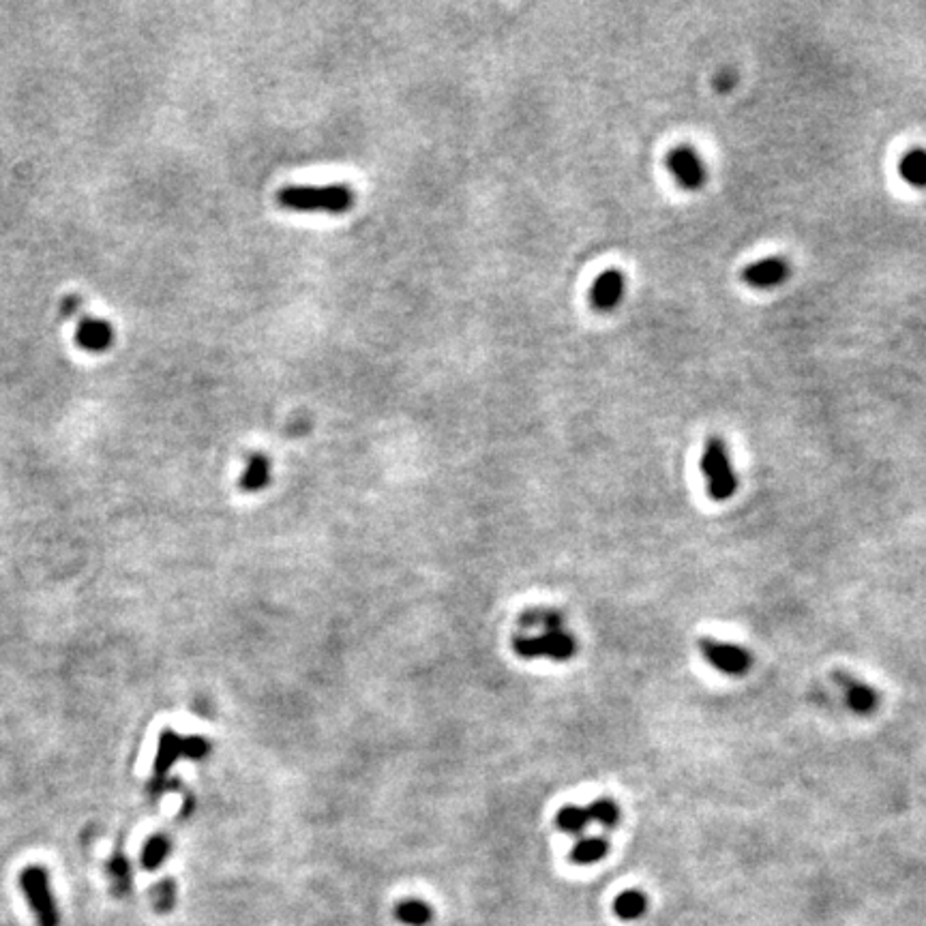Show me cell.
Masks as SVG:
<instances>
[{
    "mask_svg": "<svg viewBox=\"0 0 926 926\" xmlns=\"http://www.w3.org/2000/svg\"><path fill=\"white\" fill-rule=\"evenodd\" d=\"M279 204L301 213L341 215L354 204V191L350 185H288L277 194Z\"/></svg>",
    "mask_w": 926,
    "mask_h": 926,
    "instance_id": "obj_1",
    "label": "cell"
},
{
    "mask_svg": "<svg viewBox=\"0 0 926 926\" xmlns=\"http://www.w3.org/2000/svg\"><path fill=\"white\" fill-rule=\"evenodd\" d=\"M701 474L708 480V494L712 500L725 502L736 494L738 476L732 468L727 447L721 438H710L701 453Z\"/></svg>",
    "mask_w": 926,
    "mask_h": 926,
    "instance_id": "obj_2",
    "label": "cell"
},
{
    "mask_svg": "<svg viewBox=\"0 0 926 926\" xmlns=\"http://www.w3.org/2000/svg\"><path fill=\"white\" fill-rule=\"evenodd\" d=\"M20 886L28 901L30 912L39 926H59L60 914L50 888V875L44 867H26L20 875Z\"/></svg>",
    "mask_w": 926,
    "mask_h": 926,
    "instance_id": "obj_3",
    "label": "cell"
},
{
    "mask_svg": "<svg viewBox=\"0 0 926 926\" xmlns=\"http://www.w3.org/2000/svg\"><path fill=\"white\" fill-rule=\"evenodd\" d=\"M513 648L521 659H551L556 663L571 661L577 652V641L568 630H550L541 635H519Z\"/></svg>",
    "mask_w": 926,
    "mask_h": 926,
    "instance_id": "obj_4",
    "label": "cell"
},
{
    "mask_svg": "<svg viewBox=\"0 0 926 926\" xmlns=\"http://www.w3.org/2000/svg\"><path fill=\"white\" fill-rule=\"evenodd\" d=\"M700 652L714 669L725 676H747L753 665L751 652L744 648V645L729 644V641L703 637L700 639Z\"/></svg>",
    "mask_w": 926,
    "mask_h": 926,
    "instance_id": "obj_5",
    "label": "cell"
},
{
    "mask_svg": "<svg viewBox=\"0 0 926 926\" xmlns=\"http://www.w3.org/2000/svg\"><path fill=\"white\" fill-rule=\"evenodd\" d=\"M667 168L685 189L697 191L706 185L708 172L700 153L691 146H676L667 154Z\"/></svg>",
    "mask_w": 926,
    "mask_h": 926,
    "instance_id": "obj_6",
    "label": "cell"
},
{
    "mask_svg": "<svg viewBox=\"0 0 926 926\" xmlns=\"http://www.w3.org/2000/svg\"><path fill=\"white\" fill-rule=\"evenodd\" d=\"M832 680L841 689L845 706L858 716H868L879 708V693L868 682L847 674V671H835Z\"/></svg>",
    "mask_w": 926,
    "mask_h": 926,
    "instance_id": "obj_7",
    "label": "cell"
},
{
    "mask_svg": "<svg viewBox=\"0 0 926 926\" xmlns=\"http://www.w3.org/2000/svg\"><path fill=\"white\" fill-rule=\"evenodd\" d=\"M789 273H791L789 262L783 260V257L774 256V257H765V260L755 262V264H751V266L744 268L742 281L751 288L768 289V288L780 286L783 281H787Z\"/></svg>",
    "mask_w": 926,
    "mask_h": 926,
    "instance_id": "obj_8",
    "label": "cell"
},
{
    "mask_svg": "<svg viewBox=\"0 0 926 926\" xmlns=\"http://www.w3.org/2000/svg\"><path fill=\"white\" fill-rule=\"evenodd\" d=\"M624 297V275L618 268H607L601 273L590 289V301L598 312H612L622 303Z\"/></svg>",
    "mask_w": 926,
    "mask_h": 926,
    "instance_id": "obj_9",
    "label": "cell"
},
{
    "mask_svg": "<svg viewBox=\"0 0 926 926\" xmlns=\"http://www.w3.org/2000/svg\"><path fill=\"white\" fill-rule=\"evenodd\" d=\"M183 755V738L176 736L174 732H163L162 740H159V753L157 762H154V789L163 787V779L168 774V770L172 768L176 759Z\"/></svg>",
    "mask_w": 926,
    "mask_h": 926,
    "instance_id": "obj_10",
    "label": "cell"
},
{
    "mask_svg": "<svg viewBox=\"0 0 926 926\" xmlns=\"http://www.w3.org/2000/svg\"><path fill=\"white\" fill-rule=\"evenodd\" d=\"M268 480H271V462H268V457L262 453L251 455L249 463H247L245 472L241 476V483H238L241 489L249 491V494L262 491L268 485Z\"/></svg>",
    "mask_w": 926,
    "mask_h": 926,
    "instance_id": "obj_11",
    "label": "cell"
},
{
    "mask_svg": "<svg viewBox=\"0 0 926 926\" xmlns=\"http://www.w3.org/2000/svg\"><path fill=\"white\" fill-rule=\"evenodd\" d=\"M609 851V841L605 836H583L575 843L571 851V860L575 864H597L601 862Z\"/></svg>",
    "mask_w": 926,
    "mask_h": 926,
    "instance_id": "obj_12",
    "label": "cell"
},
{
    "mask_svg": "<svg viewBox=\"0 0 926 926\" xmlns=\"http://www.w3.org/2000/svg\"><path fill=\"white\" fill-rule=\"evenodd\" d=\"M898 172H901L905 183H909L912 187H926V151L924 148H912L903 154L901 163H898Z\"/></svg>",
    "mask_w": 926,
    "mask_h": 926,
    "instance_id": "obj_13",
    "label": "cell"
},
{
    "mask_svg": "<svg viewBox=\"0 0 926 926\" xmlns=\"http://www.w3.org/2000/svg\"><path fill=\"white\" fill-rule=\"evenodd\" d=\"M645 909H648V898H645V894L641 892V890H635V888L624 890V892L613 901L615 915H618L620 920H626V922H630V920H639L641 915L645 914Z\"/></svg>",
    "mask_w": 926,
    "mask_h": 926,
    "instance_id": "obj_14",
    "label": "cell"
},
{
    "mask_svg": "<svg viewBox=\"0 0 926 926\" xmlns=\"http://www.w3.org/2000/svg\"><path fill=\"white\" fill-rule=\"evenodd\" d=\"M395 915L401 924L427 926L433 920V909L421 898H406L395 907Z\"/></svg>",
    "mask_w": 926,
    "mask_h": 926,
    "instance_id": "obj_15",
    "label": "cell"
},
{
    "mask_svg": "<svg viewBox=\"0 0 926 926\" xmlns=\"http://www.w3.org/2000/svg\"><path fill=\"white\" fill-rule=\"evenodd\" d=\"M521 626L526 630L541 629V633H550V630H560L564 629V618L560 612L556 609H532L521 615Z\"/></svg>",
    "mask_w": 926,
    "mask_h": 926,
    "instance_id": "obj_16",
    "label": "cell"
},
{
    "mask_svg": "<svg viewBox=\"0 0 926 926\" xmlns=\"http://www.w3.org/2000/svg\"><path fill=\"white\" fill-rule=\"evenodd\" d=\"M106 868L107 875H110L114 894L116 897H127L129 888H131V864H129L125 853H114Z\"/></svg>",
    "mask_w": 926,
    "mask_h": 926,
    "instance_id": "obj_17",
    "label": "cell"
},
{
    "mask_svg": "<svg viewBox=\"0 0 926 926\" xmlns=\"http://www.w3.org/2000/svg\"><path fill=\"white\" fill-rule=\"evenodd\" d=\"M556 824L562 832H566V835H582V832L586 830L590 824L588 809L586 806H579V804L562 806L556 815Z\"/></svg>",
    "mask_w": 926,
    "mask_h": 926,
    "instance_id": "obj_18",
    "label": "cell"
},
{
    "mask_svg": "<svg viewBox=\"0 0 926 926\" xmlns=\"http://www.w3.org/2000/svg\"><path fill=\"white\" fill-rule=\"evenodd\" d=\"M170 850H172V843H170L168 836L165 835L151 836L142 850V867L146 868V871H154V868H159L165 862V858L170 856Z\"/></svg>",
    "mask_w": 926,
    "mask_h": 926,
    "instance_id": "obj_19",
    "label": "cell"
},
{
    "mask_svg": "<svg viewBox=\"0 0 926 926\" xmlns=\"http://www.w3.org/2000/svg\"><path fill=\"white\" fill-rule=\"evenodd\" d=\"M590 821H597L603 827H615L620 824V806L612 798H597L586 806Z\"/></svg>",
    "mask_w": 926,
    "mask_h": 926,
    "instance_id": "obj_20",
    "label": "cell"
},
{
    "mask_svg": "<svg viewBox=\"0 0 926 926\" xmlns=\"http://www.w3.org/2000/svg\"><path fill=\"white\" fill-rule=\"evenodd\" d=\"M176 905V883L163 879L153 888V907L157 914H170Z\"/></svg>",
    "mask_w": 926,
    "mask_h": 926,
    "instance_id": "obj_21",
    "label": "cell"
},
{
    "mask_svg": "<svg viewBox=\"0 0 926 926\" xmlns=\"http://www.w3.org/2000/svg\"><path fill=\"white\" fill-rule=\"evenodd\" d=\"M209 751H210L209 740H204L202 736L183 738V757L202 759V757H206V755H209Z\"/></svg>",
    "mask_w": 926,
    "mask_h": 926,
    "instance_id": "obj_22",
    "label": "cell"
},
{
    "mask_svg": "<svg viewBox=\"0 0 926 926\" xmlns=\"http://www.w3.org/2000/svg\"><path fill=\"white\" fill-rule=\"evenodd\" d=\"M714 84H716L718 91L725 92V91H729V88H732L733 84H736V75H733L732 71H723V74L716 77V82H714Z\"/></svg>",
    "mask_w": 926,
    "mask_h": 926,
    "instance_id": "obj_23",
    "label": "cell"
}]
</instances>
